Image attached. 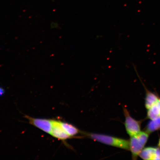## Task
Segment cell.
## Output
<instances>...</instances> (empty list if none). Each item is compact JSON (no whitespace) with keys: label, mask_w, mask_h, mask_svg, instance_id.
I'll use <instances>...</instances> for the list:
<instances>
[{"label":"cell","mask_w":160,"mask_h":160,"mask_svg":"<svg viewBox=\"0 0 160 160\" xmlns=\"http://www.w3.org/2000/svg\"><path fill=\"white\" fill-rule=\"evenodd\" d=\"M154 160H160V149L157 148Z\"/></svg>","instance_id":"obj_11"},{"label":"cell","mask_w":160,"mask_h":160,"mask_svg":"<svg viewBox=\"0 0 160 160\" xmlns=\"http://www.w3.org/2000/svg\"><path fill=\"white\" fill-rule=\"evenodd\" d=\"M5 93V91L2 88L0 87V97L2 96Z\"/></svg>","instance_id":"obj_12"},{"label":"cell","mask_w":160,"mask_h":160,"mask_svg":"<svg viewBox=\"0 0 160 160\" xmlns=\"http://www.w3.org/2000/svg\"><path fill=\"white\" fill-rule=\"evenodd\" d=\"M52 127L50 135L62 141L67 140L71 138L62 127L60 121L52 119Z\"/></svg>","instance_id":"obj_5"},{"label":"cell","mask_w":160,"mask_h":160,"mask_svg":"<svg viewBox=\"0 0 160 160\" xmlns=\"http://www.w3.org/2000/svg\"><path fill=\"white\" fill-rule=\"evenodd\" d=\"M160 129V116L152 120L147 126L146 132L150 133Z\"/></svg>","instance_id":"obj_9"},{"label":"cell","mask_w":160,"mask_h":160,"mask_svg":"<svg viewBox=\"0 0 160 160\" xmlns=\"http://www.w3.org/2000/svg\"><path fill=\"white\" fill-rule=\"evenodd\" d=\"M157 104L160 108V99H159L158 101L157 102Z\"/></svg>","instance_id":"obj_13"},{"label":"cell","mask_w":160,"mask_h":160,"mask_svg":"<svg viewBox=\"0 0 160 160\" xmlns=\"http://www.w3.org/2000/svg\"><path fill=\"white\" fill-rule=\"evenodd\" d=\"M159 147L160 148V139H159Z\"/></svg>","instance_id":"obj_14"},{"label":"cell","mask_w":160,"mask_h":160,"mask_svg":"<svg viewBox=\"0 0 160 160\" xmlns=\"http://www.w3.org/2000/svg\"><path fill=\"white\" fill-rule=\"evenodd\" d=\"M157 95L151 92L148 91L145 98V107L148 109L157 103L159 100Z\"/></svg>","instance_id":"obj_7"},{"label":"cell","mask_w":160,"mask_h":160,"mask_svg":"<svg viewBox=\"0 0 160 160\" xmlns=\"http://www.w3.org/2000/svg\"><path fill=\"white\" fill-rule=\"evenodd\" d=\"M123 111L125 117V127L128 134L131 137L141 132V122L132 118L126 108H124Z\"/></svg>","instance_id":"obj_3"},{"label":"cell","mask_w":160,"mask_h":160,"mask_svg":"<svg viewBox=\"0 0 160 160\" xmlns=\"http://www.w3.org/2000/svg\"><path fill=\"white\" fill-rule=\"evenodd\" d=\"M62 127L70 137H73L79 133V131L77 128L69 123L60 121Z\"/></svg>","instance_id":"obj_8"},{"label":"cell","mask_w":160,"mask_h":160,"mask_svg":"<svg viewBox=\"0 0 160 160\" xmlns=\"http://www.w3.org/2000/svg\"><path fill=\"white\" fill-rule=\"evenodd\" d=\"M25 117L28 120L30 124L42 130L45 132L51 134L52 123V119L37 118L26 115Z\"/></svg>","instance_id":"obj_4"},{"label":"cell","mask_w":160,"mask_h":160,"mask_svg":"<svg viewBox=\"0 0 160 160\" xmlns=\"http://www.w3.org/2000/svg\"><path fill=\"white\" fill-rule=\"evenodd\" d=\"M148 137L149 133L147 132H140L131 137L129 147L133 159H137L147 143Z\"/></svg>","instance_id":"obj_2"},{"label":"cell","mask_w":160,"mask_h":160,"mask_svg":"<svg viewBox=\"0 0 160 160\" xmlns=\"http://www.w3.org/2000/svg\"><path fill=\"white\" fill-rule=\"evenodd\" d=\"M88 136L91 139L104 144L124 150H130L129 141L127 140L97 133L88 134Z\"/></svg>","instance_id":"obj_1"},{"label":"cell","mask_w":160,"mask_h":160,"mask_svg":"<svg viewBox=\"0 0 160 160\" xmlns=\"http://www.w3.org/2000/svg\"><path fill=\"white\" fill-rule=\"evenodd\" d=\"M148 117L151 120L154 119L160 116V108L156 103L150 108L148 112Z\"/></svg>","instance_id":"obj_10"},{"label":"cell","mask_w":160,"mask_h":160,"mask_svg":"<svg viewBox=\"0 0 160 160\" xmlns=\"http://www.w3.org/2000/svg\"><path fill=\"white\" fill-rule=\"evenodd\" d=\"M157 148L148 147L142 149L139 156L144 160H154Z\"/></svg>","instance_id":"obj_6"}]
</instances>
